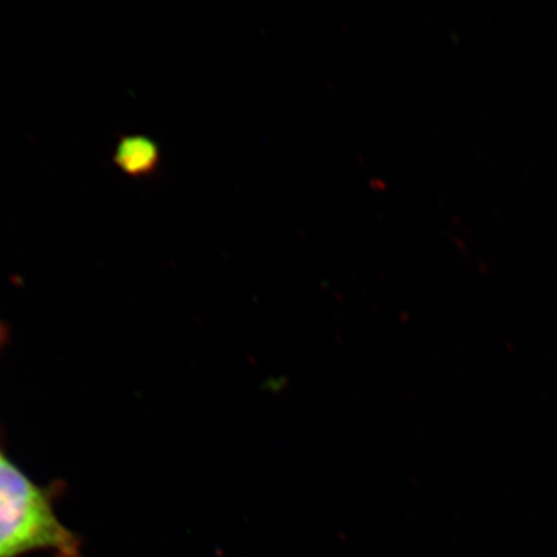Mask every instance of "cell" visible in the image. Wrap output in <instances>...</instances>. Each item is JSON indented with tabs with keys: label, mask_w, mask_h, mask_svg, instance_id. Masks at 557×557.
Returning <instances> with one entry per match:
<instances>
[{
	"label": "cell",
	"mask_w": 557,
	"mask_h": 557,
	"mask_svg": "<svg viewBox=\"0 0 557 557\" xmlns=\"http://www.w3.org/2000/svg\"><path fill=\"white\" fill-rule=\"evenodd\" d=\"M114 163L129 177L152 176L160 163L158 145L143 135L123 136L114 150Z\"/></svg>",
	"instance_id": "7a4b0ae2"
},
{
	"label": "cell",
	"mask_w": 557,
	"mask_h": 557,
	"mask_svg": "<svg viewBox=\"0 0 557 557\" xmlns=\"http://www.w3.org/2000/svg\"><path fill=\"white\" fill-rule=\"evenodd\" d=\"M82 543L60 521L51 498L0 455V557L34 552L83 557Z\"/></svg>",
	"instance_id": "6da1fadb"
},
{
	"label": "cell",
	"mask_w": 557,
	"mask_h": 557,
	"mask_svg": "<svg viewBox=\"0 0 557 557\" xmlns=\"http://www.w3.org/2000/svg\"><path fill=\"white\" fill-rule=\"evenodd\" d=\"M7 339V330L4 329V325L0 323V348L4 345Z\"/></svg>",
	"instance_id": "3957f363"
}]
</instances>
